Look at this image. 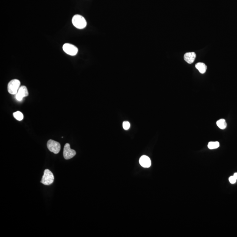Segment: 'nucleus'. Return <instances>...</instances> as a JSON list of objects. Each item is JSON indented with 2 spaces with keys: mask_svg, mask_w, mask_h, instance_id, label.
Masks as SVG:
<instances>
[{
  "mask_svg": "<svg viewBox=\"0 0 237 237\" xmlns=\"http://www.w3.org/2000/svg\"><path fill=\"white\" fill-rule=\"evenodd\" d=\"M72 21L74 26L79 29H83L86 26L87 22L85 19L79 15H74Z\"/></svg>",
  "mask_w": 237,
  "mask_h": 237,
  "instance_id": "1",
  "label": "nucleus"
},
{
  "mask_svg": "<svg viewBox=\"0 0 237 237\" xmlns=\"http://www.w3.org/2000/svg\"><path fill=\"white\" fill-rule=\"evenodd\" d=\"M54 181V176L53 173L49 169H45L41 181V183L44 185H49L53 183Z\"/></svg>",
  "mask_w": 237,
  "mask_h": 237,
  "instance_id": "2",
  "label": "nucleus"
},
{
  "mask_svg": "<svg viewBox=\"0 0 237 237\" xmlns=\"http://www.w3.org/2000/svg\"><path fill=\"white\" fill-rule=\"evenodd\" d=\"M20 87V82L17 79H13L8 84V92L12 95H15Z\"/></svg>",
  "mask_w": 237,
  "mask_h": 237,
  "instance_id": "3",
  "label": "nucleus"
},
{
  "mask_svg": "<svg viewBox=\"0 0 237 237\" xmlns=\"http://www.w3.org/2000/svg\"><path fill=\"white\" fill-rule=\"evenodd\" d=\"M47 147L50 152L54 153H59L60 151L61 145L59 143L52 140H49L47 143Z\"/></svg>",
  "mask_w": 237,
  "mask_h": 237,
  "instance_id": "4",
  "label": "nucleus"
},
{
  "mask_svg": "<svg viewBox=\"0 0 237 237\" xmlns=\"http://www.w3.org/2000/svg\"><path fill=\"white\" fill-rule=\"evenodd\" d=\"M63 51L65 53L71 56H74L77 54L78 49L77 47L72 44L66 43L63 45L62 47Z\"/></svg>",
  "mask_w": 237,
  "mask_h": 237,
  "instance_id": "5",
  "label": "nucleus"
},
{
  "mask_svg": "<svg viewBox=\"0 0 237 237\" xmlns=\"http://www.w3.org/2000/svg\"><path fill=\"white\" fill-rule=\"evenodd\" d=\"M76 155V152L73 149L70 148V145L66 143L65 145L63 150V156L65 159H70L73 158Z\"/></svg>",
  "mask_w": 237,
  "mask_h": 237,
  "instance_id": "6",
  "label": "nucleus"
},
{
  "mask_svg": "<svg viewBox=\"0 0 237 237\" xmlns=\"http://www.w3.org/2000/svg\"><path fill=\"white\" fill-rule=\"evenodd\" d=\"M28 95V91L26 87L22 86L20 87L18 92L15 94V98L18 101H21L24 97L27 96Z\"/></svg>",
  "mask_w": 237,
  "mask_h": 237,
  "instance_id": "7",
  "label": "nucleus"
},
{
  "mask_svg": "<svg viewBox=\"0 0 237 237\" xmlns=\"http://www.w3.org/2000/svg\"><path fill=\"white\" fill-rule=\"evenodd\" d=\"M140 165L144 168H149L151 165L150 158L146 156H143L139 159Z\"/></svg>",
  "mask_w": 237,
  "mask_h": 237,
  "instance_id": "8",
  "label": "nucleus"
},
{
  "mask_svg": "<svg viewBox=\"0 0 237 237\" xmlns=\"http://www.w3.org/2000/svg\"><path fill=\"white\" fill-rule=\"evenodd\" d=\"M196 58V54L194 52L186 53L184 55V59L189 64H192L194 62Z\"/></svg>",
  "mask_w": 237,
  "mask_h": 237,
  "instance_id": "9",
  "label": "nucleus"
},
{
  "mask_svg": "<svg viewBox=\"0 0 237 237\" xmlns=\"http://www.w3.org/2000/svg\"><path fill=\"white\" fill-rule=\"evenodd\" d=\"M195 67L202 74L205 73L207 70V66L203 62H199L195 65Z\"/></svg>",
  "mask_w": 237,
  "mask_h": 237,
  "instance_id": "10",
  "label": "nucleus"
},
{
  "mask_svg": "<svg viewBox=\"0 0 237 237\" xmlns=\"http://www.w3.org/2000/svg\"><path fill=\"white\" fill-rule=\"evenodd\" d=\"M216 125L218 126V128L222 129V130L225 129L227 126L225 120L223 119H220L219 120L217 121L216 122Z\"/></svg>",
  "mask_w": 237,
  "mask_h": 237,
  "instance_id": "11",
  "label": "nucleus"
},
{
  "mask_svg": "<svg viewBox=\"0 0 237 237\" xmlns=\"http://www.w3.org/2000/svg\"><path fill=\"white\" fill-rule=\"evenodd\" d=\"M219 146V144L218 142H210L208 144V147L209 149H214L218 148Z\"/></svg>",
  "mask_w": 237,
  "mask_h": 237,
  "instance_id": "12",
  "label": "nucleus"
},
{
  "mask_svg": "<svg viewBox=\"0 0 237 237\" xmlns=\"http://www.w3.org/2000/svg\"><path fill=\"white\" fill-rule=\"evenodd\" d=\"M14 117L18 121H21L23 119V113L20 111H17L13 113Z\"/></svg>",
  "mask_w": 237,
  "mask_h": 237,
  "instance_id": "13",
  "label": "nucleus"
},
{
  "mask_svg": "<svg viewBox=\"0 0 237 237\" xmlns=\"http://www.w3.org/2000/svg\"><path fill=\"white\" fill-rule=\"evenodd\" d=\"M123 129L125 130H128L130 128V123L129 122L124 121L123 124Z\"/></svg>",
  "mask_w": 237,
  "mask_h": 237,
  "instance_id": "14",
  "label": "nucleus"
},
{
  "mask_svg": "<svg viewBox=\"0 0 237 237\" xmlns=\"http://www.w3.org/2000/svg\"><path fill=\"white\" fill-rule=\"evenodd\" d=\"M229 181L230 183L234 184V183H236V179L235 178L234 176H232L230 177L229 178Z\"/></svg>",
  "mask_w": 237,
  "mask_h": 237,
  "instance_id": "15",
  "label": "nucleus"
},
{
  "mask_svg": "<svg viewBox=\"0 0 237 237\" xmlns=\"http://www.w3.org/2000/svg\"><path fill=\"white\" fill-rule=\"evenodd\" d=\"M234 176L235 177V178L236 179V180H237V173H235V174H234Z\"/></svg>",
  "mask_w": 237,
  "mask_h": 237,
  "instance_id": "16",
  "label": "nucleus"
}]
</instances>
